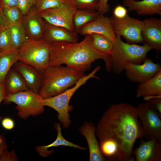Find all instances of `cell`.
Listing matches in <instances>:
<instances>
[{
    "label": "cell",
    "mask_w": 161,
    "mask_h": 161,
    "mask_svg": "<svg viewBox=\"0 0 161 161\" xmlns=\"http://www.w3.org/2000/svg\"><path fill=\"white\" fill-rule=\"evenodd\" d=\"M95 134L106 161H135L134 144L145 137L137 107L125 103L112 104L100 118Z\"/></svg>",
    "instance_id": "cell-1"
},
{
    "label": "cell",
    "mask_w": 161,
    "mask_h": 161,
    "mask_svg": "<svg viewBox=\"0 0 161 161\" xmlns=\"http://www.w3.org/2000/svg\"><path fill=\"white\" fill-rule=\"evenodd\" d=\"M109 55L102 53L93 48L90 35L76 43L58 42L50 43L49 66H66L84 73L89 69L95 60L101 59L108 68Z\"/></svg>",
    "instance_id": "cell-2"
},
{
    "label": "cell",
    "mask_w": 161,
    "mask_h": 161,
    "mask_svg": "<svg viewBox=\"0 0 161 161\" xmlns=\"http://www.w3.org/2000/svg\"><path fill=\"white\" fill-rule=\"evenodd\" d=\"M38 94L44 99L58 95L74 85L84 73L67 66H49L42 74Z\"/></svg>",
    "instance_id": "cell-3"
},
{
    "label": "cell",
    "mask_w": 161,
    "mask_h": 161,
    "mask_svg": "<svg viewBox=\"0 0 161 161\" xmlns=\"http://www.w3.org/2000/svg\"><path fill=\"white\" fill-rule=\"evenodd\" d=\"M116 36L109 55L108 71L112 70L116 74H120L124 70L125 66L128 63H142L147 58V53L152 49L145 42L142 46L129 44L123 41L121 36Z\"/></svg>",
    "instance_id": "cell-4"
},
{
    "label": "cell",
    "mask_w": 161,
    "mask_h": 161,
    "mask_svg": "<svg viewBox=\"0 0 161 161\" xmlns=\"http://www.w3.org/2000/svg\"><path fill=\"white\" fill-rule=\"evenodd\" d=\"M50 43L43 38H27L19 49L18 61L34 67L41 74L49 66Z\"/></svg>",
    "instance_id": "cell-5"
},
{
    "label": "cell",
    "mask_w": 161,
    "mask_h": 161,
    "mask_svg": "<svg viewBox=\"0 0 161 161\" xmlns=\"http://www.w3.org/2000/svg\"><path fill=\"white\" fill-rule=\"evenodd\" d=\"M95 73L92 71L88 75H84L73 87L62 93L54 97L43 99L45 106L50 107L58 113V120L62 124L64 129L69 127L71 123L69 112L72 107L69 105L70 100L75 92L81 86L85 84L89 79L96 78Z\"/></svg>",
    "instance_id": "cell-6"
},
{
    "label": "cell",
    "mask_w": 161,
    "mask_h": 161,
    "mask_svg": "<svg viewBox=\"0 0 161 161\" xmlns=\"http://www.w3.org/2000/svg\"><path fill=\"white\" fill-rule=\"evenodd\" d=\"M43 99L38 93L29 90L7 94L4 100L6 103L16 104L18 116L25 119L30 116H37L44 113Z\"/></svg>",
    "instance_id": "cell-7"
},
{
    "label": "cell",
    "mask_w": 161,
    "mask_h": 161,
    "mask_svg": "<svg viewBox=\"0 0 161 161\" xmlns=\"http://www.w3.org/2000/svg\"><path fill=\"white\" fill-rule=\"evenodd\" d=\"M116 36H123L126 43L130 44L142 43L143 40L141 32L144 25L143 21L129 16L119 19L112 16L109 18Z\"/></svg>",
    "instance_id": "cell-8"
},
{
    "label": "cell",
    "mask_w": 161,
    "mask_h": 161,
    "mask_svg": "<svg viewBox=\"0 0 161 161\" xmlns=\"http://www.w3.org/2000/svg\"><path fill=\"white\" fill-rule=\"evenodd\" d=\"M137 108L145 139L149 140L152 137H156L161 139V114L145 102L139 103Z\"/></svg>",
    "instance_id": "cell-9"
},
{
    "label": "cell",
    "mask_w": 161,
    "mask_h": 161,
    "mask_svg": "<svg viewBox=\"0 0 161 161\" xmlns=\"http://www.w3.org/2000/svg\"><path fill=\"white\" fill-rule=\"evenodd\" d=\"M141 64L129 62L125 67V75L131 82L140 83L152 78L161 70V65L147 58Z\"/></svg>",
    "instance_id": "cell-10"
},
{
    "label": "cell",
    "mask_w": 161,
    "mask_h": 161,
    "mask_svg": "<svg viewBox=\"0 0 161 161\" xmlns=\"http://www.w3.org/2000/svg\"><path fill=\"white\" fill-rule=\"evenodd\" d=\"M77 10L76 8H54L46 10L40 13L48 23L75 32L73 19Z\"/></svg>",
    "instance_id": "cell-11"
},
{
    "label": "cell",
    "mask_w": 161,
    "mask_h": 161,
    "mask_svg": "<svg viewBox=\"0 0 161 161\" xmlns=\"http://www.w3.org/2000/svg\"><path fill=\"white\" fill-rule=\"evenodd\" d=\"M21 22L27 38L37 39L43 38L45 22L35 5L23 15Z\"/></svg>",
    "instance_id": "cell-12"
},
{
    "label": "cell",
    "mask_w": 161,
    "mask_h": 161,
    "mask_svg": "<svg viewBox=\"0 0 161 161\" xmlns=\"http://www.w3.org/2000/svg\"><path fill=\"white\" fill-rule=\"evenodd\" d=\"M133 154L136 161H161V139L152 137L147 141L141 140Z\"/></svg>",
    "instance_id": "cell-13"
},
{
    "label": "cell",
    "mask_w": 161,
    "mask_h": 161,
    "mask_svg": "<svg viewBox=\"0 0 161 161\" xmlns=\"http://www.w3.org/2000/svg\"><path fill=\"white\" fill-rule=\"evenodd\" d=\"M144 25L141 32L143 42L156 50H161V19L152 18L143 21Z\"/></svg>",
    "instance_id": "cell-14"
},
{
    "label": "cell",
    "mask_w": 161,
    "mask_h": 161,
    "mask_svg": "<svg viewBox=\"0 0 161 161\" xmlns=\"http://www.w3.org/2000/svg\"><path fill=\"white\" fill-rule=\"evenodd\" d=\"M78 33L85 36L94 33L101 34L109 38L113 42L116 37L109 18L100 14L96 19L84 25Z\"/></svg>",
    "instance_id": "cell-15"
},
{
    "label": "cell",
    "mask_w": 161,
    "mask_h": 161,
    "mask_svg": "<svg viewBox=\"0 0 161 161\" xmlns=\"http://www.w3.org/2000/svg\"><path fill=\"white\" fill-rule=\"evenodd\" d=\"M80 134L86 138L88 145L89 161H106L100 151L96 138V126L90 121H86L78 129Z\"/></svg>",
    "instance_id": "cell-16"
},
{
    "label": "cell",
    "mask_w": 161,
    "mask_h": 161,
    "mask_svg": "<svg viewBox=\"0 0 161 161\" xmlns=\"http://www.w3.org/2000/svg\"><path fill=\"white\" fill-rule=\"evenodd\" d=\"M43 38L50 43L78 42L77 33L62 27L51 24L45 21Z\"/></svg>",
    "instance_id": "cell-17"
},
{
    "label": "cell",
    "mask_w": 161,
    "mask_h": 161,
    "mask_svg": "<svg viewBox=\"0 0 161 161\" xmlns=\"http://www.w3.org/2000/svg\"><path fill=\"white\" fill-rule=\"evenodd\" d=\"M14 68L22 77L30 90L38 93L42 83V74L32 66L19 61L14 64Z\"/></svg>",
    "instance_id": "cell-18"
},
{
    "label": "cell",
    "mask_w": 161,
    "mask_h": 161,
    "mask_svg": "<svg viewBox=\"0 0 161 161\" xmlns=\"http://www.w3.org/2000/svg\"><path fill=\"white\" fill-rule=\"evenodd\" d=\"M123 5L130 11H135L140 15H161V0H143L136 1L123 0Z\"/></svg>",
    "instance_id": "cell-19"
},
{
    "label": "cell",
    "mask_w": 161,
    "mask_h": 161,
    "mask_svg": "<svg viewBox=\"0 0 161 161\" xmlns=\"http://www.w3.org/2000/svg\"><path fill=\"white\" fill-rule=\"evenodd\" d=\"M54 126L57 131V137L55 140L48 145L38 146L35 148L36 151L41 156L44 157H48L54 151V150H49L48 148L59 146H69L81 150H86L87 149L86 148L80 146L66 140L62 135L60 123H56L55 124Z\"/></svg>",
    "instance_id": "cell-20"
},
{
    "label": "cell",
    "mask_w": 161,
    "mask_h": 161,
    "mask_svg": "<svg viewBox=\"0 0 161 161\" xmlns=\"http://www.w3.org/2000/svg\"><path fill=\"white\" fill-rule=\"evenodd\" d=\"M136 92L137 98L161 96V70L151 78L139 83Z\"/></svg>",
    "instance_id": "cell-21"
},
{
    "label": "cell",
    "mask_w": 161,
    "mask_h": 161,
    "mask_svg": "<svg viewBox=\"0 0 161 161\" xmlns=\"http://www.w3.org/2000/svg\"><path fill=\"white\" fill-rule=\"evenodd\" d=\"M4 81L7 94L30 90L22 77L14 68L9 71Z\"/></svg>",
    "instance_id": "cell-22"
},
{
    "label": "cell",
    "mask_w": 161,
    "mask_h": 161,
    "mask_svg": "<svg viewBox=\"0 0 161 161\" xmlns=\"http://www.w3.org/2000/svg\"><path fill=\"white\" fill-rule=\"evenodd\" d=\"M19 49L14 48L0 51V83L5 80L11 67L18 61Z\"/></svg>",
    "instance_id": "cell-23"
},
{
    "label": "cell",
    "mask_w": 161,
    "mask_h": 161,
    "mask_svg": "<svg viewBox=\"0 0 161 161\" xmlns=\"http://www.w3.org/2000/svg\"><path fill=\"white\" fill-rule=\"evenodd\" d=\"M99 15L98 12L95 10L77 9L73 19L75 32L78 33L84 25L96 19Z\"/></svg>",
    "instance_id": "cell-24"
},
{
    "label": "cell",
    "mask_w": 161,
    "mask_h": 161,
    "mask_svg": "<svg viewBox=\"0 0 161 161\" xmlns=\"http://www.w3.org/2000/svg\"><path fill=\"white\" fill-rule=\"evenodd\" d=\"M8 28L13 47L19 49L27 39L21 21L9 24Z\"/></svg>",
    "instance_id": "cell-25"
},
{
    "label": "cell",
    "mask_w": 161,
    "mask_h": 161,
    "mask_svg": "<svg viewBox=\"0 0 161 161\" xmlns=\"http://www.w3.org/2000/svg\"><path fill=\"white\" fill-rule=\"evenodd\" d=\"M35 6L39 13L54 8H76L75 0H37Z\"/></svg>",
    "instance_id": "cell-26"
},
{
    "label": "cell",
    "mask_w": 161,
    "mask_h": 161,
    "mask_svg": "<svg viewBox=\"0 0 161 161\" xmlns=\"http://www.w3.org/2000/svg\"><path fill=\"white\" fill-rule=\"evenodd\" d=\"M92 45L97 51L108 55H110L112 52L113 43L109 38L103 35L92 33Z\"/></svg>",
    "instance_id": "cell-27"
},
{
    "label": "cell",
    "mask_w": 161,
    "mask_h": 161,
    "mask_svg": "<svg viewBox=\"0 0 161 161\" xmlns=\"http://www.w3.org/2000/svg\"><path fill=\"white\" fill-rule=\"evenodd\" d=\"M4 15L9 24L21 21L23 15L18 7L3 8Z\"/></svg>",
    "instance_id": "cell-28"
},
{
    "label": "cell",
    "mask_w": 161,
    "mask_h": 161,
    "mask_svg": "<svg viewBox=\"0 0 161 161\" xmlns=\"http://www.w3.org/2000/svg\"><path fill=\"white\" fill-rule=\"evenodd\" d=\"M100 0H75L76 8L80 10H98Z\"/></svg>",
    "instance_id": "cell-29"
},
{
    "label": "cell",
    "mask_w": 161,
    "mask_h": 161,
    "mask_svg": "<svg viewBox=\"0 0 161 161\" xmlns=\"http://www.w3.org/2000/svg\"><path fill=\"white\" fill-rule=\"evenodd\" d=\"M13 48L8 26L0 31V51Z\"/></svg>",
    "instance_id": "cell-30"
},
{
    "label": "cell",
    "mask_w": 161,
    "mask_h": 161,
    "mask_svg": "<svg viewBox=\"0 0 161 161\" xmlns=\"http://www.w3.org/2000/svg\"><path fill=\"white\" fill-rule=\"evenodd\" d=\"M143 98L149 107L155 109L161 114V96H150Z\"/></svg>",
    "instance_id": "cell-31"
},
{
    "label": "cell",
    "mask_w": 161,
    "mask_h": 161,
    "mask_svg": "<svg viewBox=\"0 0 161 161\" xmlns=\"http://www.w3.org/2000/svg\"><path fill=\"white\" fill-rule=\"evenodd\" d=\"M37 0H18V7L23 15L26 14L30 8L35 5Z\"/></svg>",
    "instance_id": "cell-32"
},
{
    "label": "cell",
    "mask_w": 161,
    "mask_h": 161,
    "mask_svg": "<svg viewBox=\"0 0 161 161\" xmlns=\"http://www.w3.org/2000/svg\"><path fill=\"white\" fill-rule=\"evenodd\" d=\"M15 151L13 150L11 151L7 149L3 152L0 158V161H18Z\"/></svg>",
    "instance_id": "cell-33"
},
{
    "label": "cell",
    "mask_w": 161,
    "mask_h": 161,
    "mask_svg": "<svg viewBox=\"0 0 161 161\" xmlns=\"http://www.w3.org/2000/svg\"><path fill=\"white\" fill-rule=\"evenodd\" d=\"M113 16L119 18H123L127 15V10L123 6L118 5L114 8L113 11Z\"/></svg>",
    "instance_id": "cell-34"
},
{
    "label": "cell",
    "mask_w": 161,
    "mask_h": 161,
    "mask_svg": "<svg viewBox=\"0 0 161 161\" xmlns=\"http://www.w3.org/2000/svg\"><path fill=\"white\" fill-rule=\"evenodd\" d=\"M108 0H100L97 12L100 15H104L109 10L110 6L108 4Z\"/></svg>",
    "instance_id": "cell-35"
},
{
    "label": "cell",
    "mask_w": 161,
    "mask_h": 161,
    "mask_svg": "<svg viewBox=\"0 0 161 161\" xmlns=\"http://www.w3.org/2000/svg\"><path fill=\"white\" fill-rule=\"evenodd\" d=\"M1 123L4 129L8 130L13 129L15 126V123L13 120L8 117L3 118L1 121Z\"/></svg>",
    "instance_id": "cell-36"
},
{
    "label": "cell",
    "mask_w": 161,
    "mask_h": 161,
    "mask_svg": "<svg viewBox=\"0 0 161 161\" xmlns=\"http://www.w3.org/2000/svg\"><path fill=\"white\" fill-rule=\"evenodd\" d=\"M8 25L4 15L3 8L0 3V29L1 30L7 27Z\"/></svg>",
    "instance_id": "cell-37"
},
{
    "label": "cell",
    "mask_w": 161,
    "mask_h": 161,
    "mask_svg": "<svg viewBox=\"0 0 161 161\" xmlns=\"http://www.w3.org/2000/svg\"><path fill=\"white\" fill-rule=\"evenodd\" d=\"M0 3L3 8L18 7V0H1Z\"/></svg>",
    "instance_id": "cell-38"
},
{
    "label": "cell",
    "mask_w": 161,
    "mask_h": 161,
    "mask_svg": "<svg viewBox=\"0 0 161 161\" xmlns=\"http://www.w3.org/2000/svg\"><path fill=\"white\" fill-rule=\"evenodd\" d=\"M7 148L6 139L0 133V158L4 151Z\"/></svg>",
    "instance_id": "cell-39"
},
{
    "label": "cell",
    "mask_w": 161,
    "mask_h": 161,
    "mask_svg": "<svg viewBox=\"0 0 161 161\" xmlns=\"http://www.w3.org/2000/svg\"><path fill=\"white\" fill-rule=\"evenodd\" d=\"M7 94L4 81L0 83V104L1 102L4 100Z\"/></svg>",
    "instance_id": "cell-40"
},
{
    "label": "cell",
    "mask_w": 161,
    "mask_h": 161,
    "mask_svg": "<svg viewBox=\"0 0 161 161\" xmlns=\"http://www.w3.org/2000/svg\"><path fill=\"white\" fill-rule=\"evenodd\" d=\"M133 0L134 1H139L140 0Z\"/></svg>",
    "instance_id": "cell-41"
},
{
    "label": "cell",
    "mask_w": 161,
    "mask_h": 161,
    "mask_svg": "<svg viewBox=\"0 0 161 161\" xmlns=\"http://www.w3.org/2000/svg\"><path fill=\"white\" fill-rule=\"evenodd\" d=\"M1 0H0V1H1Z\"/></svg>",
    "instance_id": "cell-42"
},
{
    "label": "cell",
    "mask_w": 161,
    "mask_h": 161,
    "mask_svg": "<svg viewBox=\"0 0 161 161\" xmlns=\"http://www.w3.org/2000/svg\"><path fill=\"white\" fill-rule=\"evenodd\" d=\"M0 30H1L0 29Z\"/></svg>",
    "instance_id": "cell-43"
}]
</instances>
